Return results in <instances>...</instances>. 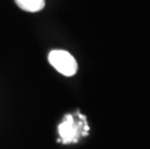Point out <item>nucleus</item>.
I'll use <instances>...</instances> for the list:
<instances>
[{
  "instance_id": "3",
  "label": "nucleus",
  "mask_w": 150,
  "mask_h": 149,
  "mask_svg": "<svg viewBox=\"0 0 150 149\" xmlns=\"http://www.w3.org/2000/svg\"><path fill=\"white\" fill-rule=\"evenodd\" d=\"M15 2L21 10L30 13H36L43 10L46 5L45 0H15Z\"/></svg>"
},
{
  "instance_id": "2",
  "label": "nucleus",
  "mask_w": 150,
  "mask_h": 149,
  "mask_svg": "<svg viewBox=\"0 0 150 149\" xmlns=\"http://www.w3.org/2000/svg\"><path fill=\"white\" fill-rule=\"evenodd\" d=\"M87 131L88 126L85 117L81 114L78 121H75L74 117L72 115H67L63 123L59 126L60 136L63 138V142L65 143L76 141L81 133L82 135H87Z\"/></svg>"
},
{
  "instance_id": "1",
  "label": "nucleus",
  "mask_w": 150,
  "mask_h": 149,
  "mask_svg": "<svg viewBox=\"0 0 150 149\" xmlns=\"http://www.w3.org/2000/svg\"><path fill=\"white\" fill-rule=\"evenodd\" d=\"M50 65L66 77H72L78 72V63L71 53L62 49L52 50L49 54Z\"/></svg>"
}]
</instances>
